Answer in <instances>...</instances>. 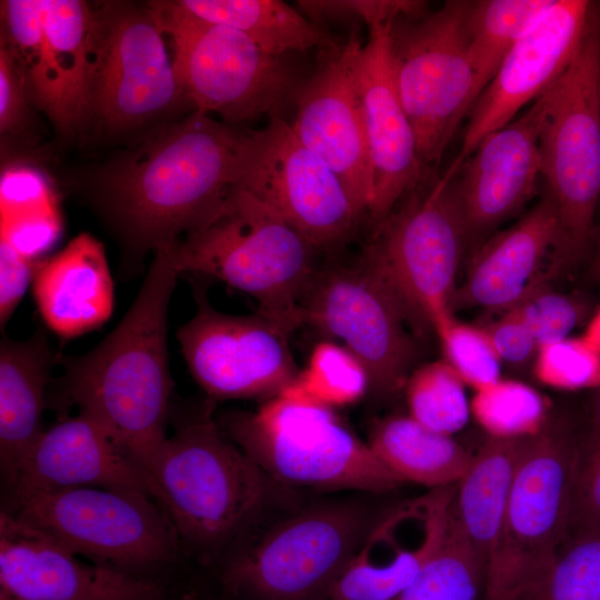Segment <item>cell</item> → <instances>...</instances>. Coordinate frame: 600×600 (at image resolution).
<instances>
[{
	"instance_id": "obj_1",
	"label": "cell",
	"mask_w": 600,
	"mask_h": 600,
	"mask_svg": "<svg viewBox=\"0 0 600 600\" xmlns=\"http://www.w3.org/2000/svg\"><path fill=\"white\" fill-rule=\"evenodd\" d=\"M170 246L154 252L136 299L117 327L90 351L60 356L63 373L48 394V407L59 419L76 407L143 469L168 437L173 389L168 311L179 277Z\"/></svg>"
},
{
	"instance_id": "obj_2",
	"label": "cell",
	"mask_w": 600,
	"mask_h": 600,
	"mask_svg": "<svg viewBox=\"0 0 600 600\" xmlns=\"http://www.w3.org/2000/svg\"><path fill=\"white\" fill-rule=\"evenodd\" d=\"M242 132L197 110L103 174L97 202L136 267L196 229L237 186Z\"/></svg>"
},
{
	"instance_id": "obj_3",
	"label": "cell",
	"mask_w": 600,
	"mask_h": 600,
	"mask_svg": "<svg viewBox=\"0 0 600 600\" xmlns=\"http://www.w3.org/2000/svg\"><path fill=\"white\" fill-rule=\"evenodd\" d=\"M170 250L179 276L213 278L249 294L257 312L289 336L303 326L301 304L319 251L249 191L234 186Z\"/></svg>"
},
{
	"instance_id": "obj_4",
	"label": "cell",
	"mask_w": 600,
	"mask_h": 600,
	"mask_svg": "<svg viewBox=\"0 0 600 600\" xmlns=\"http://www.w3.org/2000/svg\"><path fill=\"white\" fill-rule=\"evenodd\" d=\"M212 408L207 402L181 419L144 468L180 541L200 549L234 537L268 494L269 477L222 431Z\"/></svg>"
},
{
	"instance_id": "obj_5",
	"label": "cell",
	"mask_w": 600,
	"mask_h": 600,
	"mask_svg": "<svg viewBox=\"0 0 600 600\" xmlns=\"http://www.w3.org/2000/svg\"><path fill=\"white\" fill-rule=\"evenodd\" d=\"M218 423L268 477L282 482L369 492L402 482L322 404L279 393L256 411H234Z\"/></svg>"
},
{
	"instance_id": "obj_6",
	"label": "cell",
	"mask_w": 600,
	"mask_h": 600,
	"mask_svg": "<svg viewBox=\"0 0 600 600\" xmlns=\"http://www.w3.org/2000/svg\"><path fill=\"white\" fill-rule=\"evenodd\" d=\"M454 159L430 173L377 227L361 258L392 289L411 329L423 332L452 313L458 269L468 237L452 181Z\"/></svg>"
},
{
	"instance_id": "obj_7",
	"label": "cell",
	"mask_w": 600,
	"mask_h": 600,
	"mask_svg": "<svg viewBox=\"0 0 600 600\" xmlns=\"http://www.w3.org/2000/svg\"><path fill=\"white\" fill-rule=\"evenodd\" d=\"M147 7L170 38L179 84L199 111L241 122L281 117L293 104L307 76L292 56L271 54L242 32L198 19L177 1Z\"/></svg>"
},
{
	"instance_id": "obj_8",
	"label": "cell",
	"mask_w": 600,
	"mask_h": 600,
	"mask_svg": "<svg viewBox=\"0 0 600 600\" xmlns=\"http://www.w3.org/2000/svg\"><path fill=\"white\" fill-rule=\"evenodd\" d=\"M599 66L600 17L593 6L571 63L541 96V176L561 224L563 269L586 250L600 198Z\"/></svg>"
},
{
	"instance_id": "obj_9",
	"label": "cell",
	"mask_w": 600,
	"mask_h": 600,
	"mask_svg": "<svg viewBox=\"0 0 600 600\" xmlns=\"http://www.w3.org/2000/svg\"><path fill=\"white\" fill-rule=\"evenodd\" d=\"M4 510L79 557L140 576L171 561L181 542L164 509L137 489L53 490L11 500Z\"/></svg>"
},
{
	"instance_id": "obj_10",
	"label": "cell",
	"mask_w": 600,
	"mask_h": 600,
	"mask_svg": "<svg viewBox=\"0 0 600 600\" xmlns=\"http://www.w3.org/2000/svg\"><path fill=\"white\" fill-rule=\"evenodd\" d=\"M470 2L450 0L421 16L400 17L389 30L394 87L420 161L432 172L473 104L466 27Z\"/></svg>"
},
{
	"instance_id": "obj_11",
	"label": "cell",
	"mask_w": 600,
	"mask_h": 600,
	"mask_svg": "<svg viewBox=\"0 0 600 600\" xmlns=\"http://www.w3.org/2000/svg\"><path fill=\"white\" fill-rule=\"evenodd\" d=\"M374 521L358 502L304 509L233 559L226 586L253 600H324Z\"/></svg>"
},
{
	"instance_id": "obj_12",
	"label": "cell",
	"mask_w": 600,
	"mask_h": 600,
	"mask_svg": "<svg viewBox=\"0 0 600 600\" xmlns=\"http://www.w3.org/2000/svg\"><path fill=\"white\" fill-rule=\"evenodd\" d=\"M237 186L318 251L346 244L363 218L339 177L298 140L282 117L260 130L242 132Z\"/></svg>"
},
{
	"instance_id": "obj_13",
	"label": "cell",
	"mask_w": 600,
	"mask_h": 600,
	"mask_svg": "<svg viewBox=\"0 0 600 600\" xmlns=\"http://www.w3.org/2000/svg\"><path fill=\"white\" fill-rule=\"evenodd\" d=\"M301 311L303 326L339 340L360 359L376 394L388 396L406 386L417 354L407 314L389 284L362 258L319 266Z\"/></svg>"
},
{
	"instance_id": "obj_14",
	"label": "cell",
	"mask_w": 600,
	"mask_h": 600,
	"mask_svg": "<svg viewBox=\"0 0 600 600\" xmlns=\"http://www.w3.org/2000/svg\"><path fill=\"white\" fill-rule=\"evenodd\" d=\"M580 451L569 434L548 426L527 439L488 564L484 593L516 587L564 543Z\"/></svg>"
},
{
	"instance_id": "obj_15",
	"label": "cell",
	"mask_w": 600,
	"mask_h": 600,
	"mask_svg": "<svg viewBox=\"0 0 600 600\" xmlns=\"http://www.w3.org/2000/svg\"><path fill=\"white\" fill-rule=\"evenodd\" d=\"M1 20L36 103L63 132L78 129L91 116L96 11L79 0H12Z\"/></svg>"
},
{
	"instance_id": "obj_16",
	"label": "cell",
	"mask_w": 600,
	"mask_h": 600,
	"mask_svg": "<svg viewBox=\"0 0 600 600\" xmlns=\"http://www.w3.org/2000/svg\"><path fill=\"white\" fill-rule=\"evenodd\" d=\"M164 36L148 7L96 11L91 116L107 129L138 126L184 97Z\"/></svg>"
},
{
	"instance_id": "obj_17",
	"label": "cell",
	"mask_w": 600,
	"mask_h": 600,
	"mask_svg": "<svg viewBox=\"0 0 600 600\" xmlns=\"http://www.w3.org/2000/svg\"><path fill=\"white\" fill-rule=\"evenodd\" d=\"M197 310L177 339L188 369L212 400L279 394L297 377L289 334L259 314L214 309L204 289L193 287Z\"/></svg>"
},
{
	"instance_id": "obj_18",
	"label": "cell",
	"mask_w": 600,
	"mask_h": 600,
	"mask_svg": "<svg viewBox=\"0 0 600 600\" xmlns=\"http://www.w3.org/2000/svg\"><path fill=\"white\" fill-rule=\"evenodd\" d=\"M349 37L320 51L316 69L301 82L289 121L298 140L341 180L362 217L371 203V180L362 114L354 77V54L362 42Z\"/></svg>"
},
{
	"instance_id": "obj_19",
	"label": "cell",
	"mask_w": 600,
	"mask_h": 600,
	"mask_svg": "<svg viewBox=\"0 0 600 600\" xmlns=\"http://www.w3.org/2000/svg\"><path fill=\"white\" fill-rule=\"evenodd\" d=\"M163 586L86 562L52 538L1 511L0 600H163Z\"/></svg>"
},
{
	"instance_id": "obj_20",
	"label": "cell",
	"mask_w": 600,
	"mask_h": 600,
	"mask_svg": "<svg viewBox=\"0 0 600 600\" xmlns=\"http://www.w3.org/2000/svg\"><path fill=\"white\" fill-rule=\"evenodd\" d=\"M592 8L584 0H554L518 40L467 116L456 157L460 163L484 137L511 122L562 76L581 43Z\"/></svg>"
},
{
	"instance_id": "obj_21",
	"label": "cell",
	"mask_w": 600,
	"mask_h": 600,
	"mask_svg": "<svg viewBox=\"0 0 600 600\" xmlns=\"http://www.w3.org/2000/svg\"><path fill=\"white\" fill-rule=\"evenodd\" d=\"M390 26L374 27L354 54V77L371 180L368 218L373 228L426 179L412 126L394 87L389 61Z\"/></svg>"
},
{
	"instance_id": "obj_22",
	"label": "cell",
	"mask_w": 600,
	"mask_h": 600,
	"mask_svg": "<svg viewBox=\"0 0 600 600\" xmlns=\"http://www.w3.org/2000/svg\"><path fill=\"white\" fill-rule=\"evenodd\" d=\"M452 494L432 489L376 520L324 600H396L441 544Z\"/></svg>"
},
{
	"instance_id": "obj_23",
	"label": "cell",
	"mask_w": 600,
	"mask_h": 600,
	"mask_svg": "<svg viewBox=\"0 0 600 600\" xmlns=\"http://www.w3.org/2000/svg\"><path fill=\"white\" fill-rule=\"evenodd\" d=\"M542 98L518 119L484 137L462 161L453 193L468 244L482 238L524 207L541 176L539 149Z\"/></svg>"
},
{
	"instance_id": "obj_24",
	"label": "cell",
	"mask_w": 600,
	"mask_h": 600,
	"mask_svg": "<svg viewBox=\"0 0 600 600\" xmlns=\"http://www.w3.org/2000/svg\"><path fill=\"white\" fill-rule=\"evenodd\" d=\"M562 249L557 207L547 191L520 220L474 249L452 311L480 307L506 312L514 308L543 288V271L550 276L562 270Z\"/></svg>"
},
{
	"instance_id": "obj_25",
	"label": "cell",
	"mask_w": 600,
	"mask_h": 600,
	"mask_svg": "<svg viewBox=\"0 0 600 600\" xmlns=\"http://www.w3.org/2000/svg\"><path fill=\"white\" fill-rule=\"evenodd\" d=\"M6 483L11 500L77 487L137 489L154 498L148 472L83 412L43 430Z\"/></svg>"
},
{
	"instance_id": "obj_26",
	"label": "cell",
	"mask_w": 600,
	"mask_h": 600,
	"mask_svg": "<svg viewBox=\"0 0 600 600\" xmlns=\"http://www.w3.org/2000/svg\"><path fill=\"white\" fill-rule=\"evenodd\" d=\"M32 292L44 324L62 339L101 327L113 310V281L103 244L80 233L38 264Z\"/></svg>"
},
{
	"instance_id": "obj_27",
	"label": "cell",
	"mask_w": 600,
	"mask_h": 600,
	"mask_svg": "<svg viewBox=\"0 0 600 600\" xmlns=\"http://www.w3.org/2000/svg\"><path fill=\"white\" fill-rule=\"evenodd\" d=\"M60 354L43 328L22 341L3 336L0 344V468L7 482L39 439L48 407L51 371Z\"/></svg>"
},
{
	"instance_id": "obj_28",
	"label": "cell",
	"mask_w": 600,
	"mask_h": 600,
	"mask_svg": "<svg viewBox=\"0 0 600 600\" xmlns=\"http://www.w3.org/2000/svg\"><path fill=\"white\" fill-rule=\"evenodd\" d=\"M527 439L489 438L453 488L451 521L486 569V576Z\"/></svg>"
},
{
	"instance_id": "obj_29",
	"label": "cell",
	"mask_w": 600,
	"mask_h": 600,
	"mask_svg": "<svg viewBox=\"0 0 600 600\" xmlns=\"http://www.w3.org/2000/svg\"><path fill=\"white\" fill-rule=\"evenodd\" d=\"M187 12L203 21L238 30L262 50L294 56L327 50L340 41L280 0H178Z\"/></svg>"
},
{
	"instance_id": "obj_30",
	"label": "cell",
	"mask_w": 600,
	"mask_h": 600,
	"mask_svg": "<svg viewBox=\"0 0 600 600\" xmlns=\"http://www.w3.org/2000/svg\"><path fill=\"white\" fill-rule=\"evenodd\" d=\"M368 443L401 481L432 489L456 484L472 460V454L451 436L433 431L410 416L379 421Z\"/></svg>"
},
{
	"instance_id": "obj_31",
	"label": "cell",
	"mask_w": 600,
	"mask_h": 600,
	"mask_svg": "<svg viewBox=\"0 0 600 600\" xmlns=\"http://www.w3.org/2000/svg\"><path fill=\"white\" fill-rule=\"evenodd\" d=\"M553 2L554 0L470 2L466 27L474 79L473 103L492 80L512 47Z\"/></svg>"
},
{
	"instance_id": "obj_32",
	"label": "cell",
	"mask_w": 600,
	"mask_h": 600,
	"mask_svg": "<svg viewBox=\"0 0 600 600\" xmlns=\"http://www.w3.org/2000/svg\"><path fill=\"white\" fill-rule=\"evenodd\" d=\"M502 600H600V533L566 541L550 560Z\"/></svg>"
},
{
	"instance_id": "obj_33",
	"label": "cell",
	"mask_w": 600,
	"mask_h": 600,
	"mask_svg": "<svg viewBox=\"0 0 600 600\" xmlns=\"http://www.w3.org/2000/svg\"><path fill=\"white\" fill-rule=\"evenodd\" d=\"M368 390L370 378L360 359L344 346L324 340L280 393L333 409L359 401Z\"/></svg>"
},
{
	"instance_id": "obj_34",
	"label": "cell",
	"mask_w": 600,
	"mask_h": 600,
	"mask_svg": "<svg viewBox=\"0 0 600 600\" xmlns=\"http://www.w3.org/2000/svg\"><path fill=\"white\" fill-rule=\"evenodd\" d=\"M486 569L453 526L412 583L396 600H478Z\"/></svg>"
},
{
	"instance_id": "obj_35",
	"label": "cell",
	"mask_w": 600,
	"mask_h": 600,
	"mask_svg": "<svg viewBox=\"0 0 600 600\" xmlns=\"http://www.w3.org/2000/svg\"><path fill=\"white\" fill-rule=\"evenodd\" d=\"M471 413L493 439H524L547 427L548 404L532 387L516 380H498L477 390Z\"/></svg>"
},
{
	"instance_id": "obj_36",
	"label": "cell",
	"mask_w": 600,
	"mask_h": 600,
	"mask_svg": "<svg viewBox=\"0 0 600 600\" xmlns=\"http://www.w3.org/2000/svg\"><path fill=\"white\" fill-rule=\"evenodd\" d=\"M464 384L444 359L419 367L404 386L409 416L443 434L461 430L471 413Z\"/></svg>"
},
{
	"instance_id": "obj_37",
	"label": "cell",
	"mask_w": 600,
	"mask_h": 600,
	"mask_svg": "<svg viewBox=\"0 0 600 600\" xmlns=\"http://www.w3.org/2000/svg\"><path fill=\"white\" fill-rule=\"evenodd\" d=\"M437 333L444 360L466 384L477 390L500 380L501 359L483 328L458 321L453 314L439 319Z\"/></svg>"
},
{
	"instance_id": "obj_38",
	"label": "cell",
	"mask_w": 600,
	"mask_h": 600,
	"mask_svg": "<svg viewBox=\"0 0 600 600\" xmlns=\"http://www.w3.org/2000/svg\"><path fill=\"white\" fill-rule=\"evenodd\" d=\"M534 374L556 389L600 388V350L582 336L543 344L537 351Z\"/></svg>"
},
{
	"instance_id": "obj_39",
	"label": "cell",
	"mask_w": 600,
	"mask_h": 600,
	"mask_svg": "<svg viewBox=\"0 0 600 600\" xmlns=\"http://www.w3.org/2000/svg\"><path fill=\"white\" fill-rule=\"evenodd\" d=\"M297 7L321 27L324 22H361L368 30L429 11L426 1L417 0H301Z\"/></svg>"
},
{
	"instance_id": "obj_40",
	"label": "cell",
	"mask_w": 600,
	"mask_h": 600,
	"mask_svg": "<svg viewBox=\"0 0 600 600\" xmlns=\"http://www.w3.org/2000/svg\"><path fill=\"white\" fill-rule=\"evenodd\" d=\"M514 309L529 327L538 348L567 338L584 314V308L578 300L544 287L532 292Z\"/></svg>"
},
{
	"instance_id": "obj_41",
	"label": "cell",
	"mask_w": 600,
	"mask_h": 600,
	"mask_svg": "<svg viewBox=\"0 0 600 600\" xmlns=\"http://www.w3.org/2000/svg\"><path fill=\"white\" fill-rule=\"evenodd\" d=\"M596 533H600V438L593 437L580 451L566 541Z\"/></svg>"
},
{
	"instance_id": "obj_42",
	"label": "cell",
	"mask_w": 600,
	"mask_h": 600,
	"mask_svg": "<svg viewBox=\"0 0 600 600\" xmlns=\"http://www.w3.org/2000/svg\"><path fill=\"white\" fill-rule=\"evenodd\" d=\"M1 217L57 209L48 178L29 164L6 169L0 180Z\"/></svg>"
},
{
	"instance_id": "obj_43",
	"label": "cell",
	"mask_w": 600,
	"mask_h": 600,
	"mask_svg": "<svg viewBox=\"0 0 600 600\" xmlns=\"http://www.w3.org/2000/svg\"><path fill=\"white\" fill-rule=\"evenodd\" d=\"M60 229L57 209L1 217V239L34 262L54 244Z\"/></svg>"
},
{
	"instance_id": "obj_44",
	"label": "cell",
	"mask_w": 600,
	"mask_h": 600,
	"mask_svg": "<svg viewBox=\"0 0 600 600\" xmlns=\"http://www.w3.org/2000/svg\"><path fill=\"white\" fill-rule=\"evenodd\" d=\"M28 84L24 70L7 43L0 48V131L13 132L26 114Z\"/></svg>"
},
{
	"instance_id": "obj_45",
	"label": "cell",
	"mask_w": 600,
	"mask_h": 600,
	"mask_svg": "<svg viewBox=\"0 0 600 600\" xmlns=\"http://www.w3.org/2000/svg\"><path fill=\"white\" fill-rule=\"evenodd\" d=\"M40 263V262H39ZM0 239V327L3 329L33 280L39 264Z\"/></svg>"
},
{
	"instance_id": "obj_46",
	"label": "cell",
	"mask_w": 600,
	"mask_h": 600,
	"mask_svg": "<svg viewBox=\"0 0 600 600\" xmlns=\"http://www.w3.org/2000/svg\"><path fill=\"white\" fill-rule=\"evenodd\" d=\"M500 357L509 363H523L538 351V344L517 309L503 313L496 322L483 328Z\"/></svg>"
},
{
	"instance_id": "obj_47",
	"label": "cell",
	"mask_w": 600,
	"mask_h": 600,
	"mask_svg": "<svg viewBox=\"0 0 600 600\" xmlns=\"http://www.w3.org/2000/svg\"><path fill=\"white\" fill-rule=\"evenodd\" d=\"M588 342L600 350V309L591 318L582 336Z\"/></svg>"
},
{
	"instance_id": "obj_48",
	"label": "cell",
	"mask_w": 600,
	"mask_h": 600,
	"mask_svg": "<svg viewBox=\"0 0 600 600\" xmlns=\"http://www.w3.org/2000/svg\"><path fill=\"white\" fill-rule=\"evenodd\" d=\"M594 272L600 278V243L598 246L597 254L593 261Z\"/></svg>"
},
{
	"instance_id": "obj_49",
	"label": "cell",
	"mask_w": 600,
	"mask_h": 600,
	"mask_svg": "<svg viewBox=\"0 0 600 600\" xmlns=\"http://www.w3.org/2000/svg\"><path fill=\"white\" fill-rule=\"evenodd\" d=\"M597 418H598V429H597V431H596V433H594L593 437L600 438V397H599V401H598Z\"/></svg>"
},
{
	"instance_id": "obj_50",
	"label": "cell",
	"mask_w": 600,
	"mask_h": 600,
	"mask_svg": "<svg viewBox=\"0 0 600 600\" xmlns=\"http://www.w3.org/2000/svg\"><path fill=\"white\" fill-rule=\"evenodd\" d=\"M598 88H599V103H600V66H599V81H598Z\"/></svg>"
},
{
	"instance_id": "obj_51",
	"label": "cell",
	"mask_w": 600,
	"mask_h": 600,
	"mask_svg": "<svg viewBox=\"0 0 600 600\" xmlns=\"http://www.w3.org/2000/svg\"><path fill=\"white\" fill-rule=\"evenodd\" d=\"M483 600H502L500 598H490V597H484Z\"/></svg>"
},
{
	"instance_id": "obj_52",
	"label": "cell",
	"mask_w": 600,
	"mask_h": 600,
	"mask_svg": "<svg viewBox=\"0 0 600 600\" xmlns=\"http://www.w3.org/2000/svg\"><path fill=\"white\" fill-rule=\"evenodd\" d=\"M182 600H201V599H197V598H192V597H186Z\"/></svg>"
}]
</instances>
